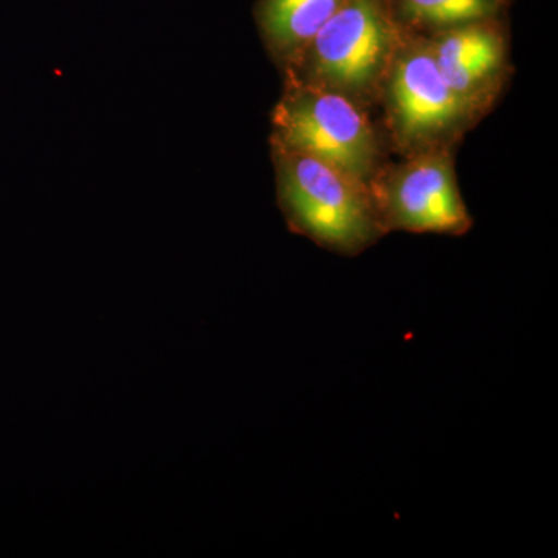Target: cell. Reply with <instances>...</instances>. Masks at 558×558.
<instances>
[{
    "label": "cell",
    "mask_w": 558,
    "mask_h": 558,
    "mask_svg": "<svg viewBox=\"0 0 558 558\" xmlns=\"http://www.w3.org/2000/svg\"><path fill=\"white\" fill-rule=\"evenodd\" d=\"M494 20L444 28L429 44L440 75L469 102L501 65L505 40Z\"/></svg>",
    "instance_id": "6"
},
{
    "label": "cell",
    "mask_w": 558,
    "mask_h": 558,
    "mask_svg": "<svg viewBox=\"0 0 558 558\" xmlns=\"http://www.w3.org/2000/svg\"><path fill=\"white\" fill-rule=\"evenodd\" d=\"M279 202L290 229L323 247L357 255L385 231L365 182L310 154L279 148Z\"/></svg>",
    "instance_id": "1"
},
{
    "label": "cell",
    "mask_w": 558,
    "mask_h": 558,
    "mask_svg": "<svg viewBox=\"0 0 558 558\" xmlns=\"http://www.w3.org/2000/svg\"><path fill=\"white\" fill-rule=\"evenodd\" d=\"M274 121L279 148L310 154L360 182L373 171L376 137L347 95L301 87L279 102Z\"/></svg>",
    "instance_id": "2"
},
{
    "label": "cell",
    "mask_w": 558,
    "mask_h": 558,
    "mask_svg": "<svg viewBox=\"0 0 558 558\" xmlns=\"http://www.w3.org/2000/svg\"><path fill=\"white\" fill-rule=\"evenodd\" d=\"M389 102L396 131L409 142H421L450 130L469 106L440 75L429 46L413 47L396 61Z\"/></svg>",
    "instance_id": "5"
},
{
    "label": "cell",
    "mask_w": 558,
    "mask_h": 558,
    "mask_svg": "<svg viewBox=\"0 0 558 558\" xmlns=\"http://www.w3.org/2000/svg\"><path fill=\"white\" fill-rule=\"evenodd\" d=\"M377 209L385 230L462 234L472 227L450 160L442 156L421 157L396 172Z\"/></svg>",
    "instance_id": "4"
},
{
    "label": "cell",
    "mask_w": 558,
    "mask_h": 558,
    "mask_svg": "<svg viewBox=\"0 0 558 558\" xmlns=\"http://www.w3.org/2000/svg\"><path fill=\"white\" fill-rule=\"evenodd\" d=\"M399 31L388 0H347L306 47L312 70L340 94L366 90L398 46Z\"/></svg>",
    "instance_id": "3"
},
{
    "label": "cell",
    "mask_w": 558,
    "mask_h": 558,
    "mask_svg": "<svg viewBox=\"0 0 558 558\" xmlns=\"http://www.w3.org/2000/svg\"><path fill=\"white\" fill-rule=\"evenodd\" d=\"M400 25L449 28L468 22L494 20L499 0H388Z\"/></svg>",
    "instance_id": "8"
},
{
    "label": "cell",
    "mask_w": 558,
    "mask_h": 558,
    "mask_svg": "<svg viewBox=\"0 0 558 558\" xmlns=\"http://www.w3.org/2000/svg\"><path fill=\"white\" fill-rule=\"evenodd\" d=\"M347 0H259L255 16L267 47L281 58L306 50Z\"/></svg>",
    "instance_id": "7"
}]
</instances>
